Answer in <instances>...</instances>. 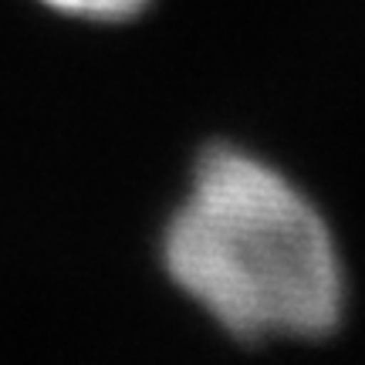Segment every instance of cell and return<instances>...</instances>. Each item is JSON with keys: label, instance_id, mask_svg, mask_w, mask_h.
Here are the masks:
<instances>
[{"label": "cell", "instance_id": "obj_1", "mask_svg": "<svg viewBox=\"0 0 365 365\" xmlns=\"http://www.w3.org/2000/svg\"><path fill=\"white\" fill-rule=\"evenodd\" d=\"M159 264L257 365H287L341 328L345 271L331 223L291 176L237 145L200 153L163 227Z\"/></svg>", "mask_w": 365, "mask_h": 365}, {"label": "cell", "instance_id": "obj_2", "mask_svg": "<svg viewBox=\"0 0 365 365\" xmlns=\"http://www.w3.org/2000/svg\"><path fill=\"white\" fill-rule=\"evenodd\" d=\"M48 11L75 21H95V24H122L132 21L149 7V0H38Z\"/></svg>", "mask_w": 365, "mask_h": 365}]
</instances>
